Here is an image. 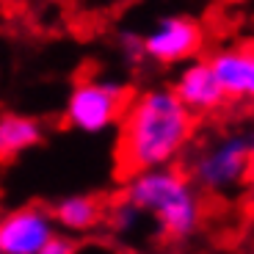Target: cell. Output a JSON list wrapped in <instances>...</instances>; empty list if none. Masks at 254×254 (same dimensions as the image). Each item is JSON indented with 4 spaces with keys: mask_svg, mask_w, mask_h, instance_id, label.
Returning a JSON list of instances; mask_svg holds the SVG:
<instances>
[{
    "mask_svg": "<svg viewBox=\"0 0 254 254\" xmlns=\"http://www.w3.org/2000/svg\"><path fill=\"white\" fill-rule=\"evenodd\" d=\"M108 224H111L114 232H119V235H130V232H135V229L144 224V213L135 210L127 199H116L108 210Z\"/></svg>",
    "mask_w": 254,
    "mask_h": 254,
    "instance_id": "11",
    "label": "cell"
},
{
    "mask_svg": "<svg viewBox=\"0 0 254 254\" xmlns=\"http://www.w3.org/2000/svg\"><path fill=\"white\" fill-rule=\"evenodd\" d=\"M0 254H3V252H0Z\"/></svg>",
    "mask_w": 254,
    "mask_h": 254,
    "instance_id": "13",
    "label": "cell"
},
{
    "mask_svg": "<svg viewBox=\"0 0 254 254\" xmlns=\"http://www.w3.org/2000/svg\"><path fill=\"white\" fill-rule=\"evenodd\" d=\"M45 130L33 116L3 114L0 116V160H11L42 141Z\"/></svg>",
    "mask_w": 254,
    "mask_h": 254,
    "instance_id": "9",
    "label": "cell"
},
{
    "mask_svg": "<svg viewBox=\"0 0 254 254\" xmlns=\"http://www.w3.org/2000/svg\"><path fill=\"white\" fill-rule=\"evenodd\" d=\"M254 138L252 130H232L221 133L188 160V177L199 190L207 193H232L243 188L252 172Z\"/></svg>",
    "mask_w": 254,
    "mask_h": 254,
    "instance_id": "3",
    "label": "cell"
},
{
    "mask_svg": "<svg viewBox=\"0 0 254 254\" xmlns=\"http://www.w3.org/2000/svg\"><path fill=\"white\" fill-rule=\"evenodd\" d=\"M174 91V97L180 100L185 111H188L193 119L196 116H207V114H216V111L224 108V91L218 89L216 77L210 72L207 61L204 58H193L177 72L174 83L169 86Z\"/></svg>",
    "mask_w": 254,
    "mask_h": 254,
    "instance_id": "7",
    "label": "cell"
},
{
    "mask_svg": "<svg viewBox=\"0 0 254 254\" xmlns=\"http://www.w3.org/2000/svg\"><path fill=\"white\" fill-rule=\"evenodd\" d=\"M53 213L42 204L17 207L0 218V252L3 254H36L50 238H56Z\"/></svg>",
    "mask_w": 254,
    "mask_h": 254,
    "instance_id": "6",
    "label": "cell"
},
{
    "mask_svg": "<svg viewBox=\"0 0 254 254\" xmlns=\"http://www.w3.org/2000/svg\"><path fill=\"white\" fill-rule=\"evenodd\" d=\"M204 45V28L199 19L185 17V14H172L160 17L144 36H138L141 58L172 66V64L193 61Z\"/></svg>",
    "mask_w": 254,
    "mask_h": 254,
    "instance_id": "5",
    "label": "cell"
},
{
    "mask_svg": "<svg viewBox=\"0 0 254 254\" xmlns=\"http://www.w3.org/2000/svg\"><path fill=\"white\" fill-rule=\"evenodd\" d=\"M36 254H75V241H69V238H64V235H56L39 249Z\"/></svg>",
    "mask_w": 254,
    "mask_h": 254,
    "instance_id": "12",
    "label": "cell"
},
{
    "mask_svg": "<svg viewBox=\"0 0 254 254\" xmlns=\"http://www.w3.org/2000/svg\"><path fill=\"white\" fill-rule=\"evenodd\" d=\"M130 97L133 94L122 80H108V77L77 80L64 105V122L86 135H100L119 122Z\"/></svg>",
    "mask_w": 254,
    "mask_h": 254,
    "instance_id": "4",
    "label": "cell"
},
{
    "mask_svg": "<svg viewBox=\"0 0 254 254\" xmlns=\"http://www.w3.org/2000/svg\"><path fill=\"white\" fill-rule=\"evenodd\" d=\"M116 125V163L127 177L146 169L177 166L196 130V119L180 105L169 86L133 94Z\"/></svg>",
    "mask_w": 254,
    "mask_h": 254,
    "instance_id": "1",
    "label": "cell"
},
{
    "mask_svg": "<svg viewBox=\"0 0 254 254\" xmlns=\"http://www.w3.org/2000/svg\"><path fill=\"white\" fill-rule=\"evenodd\" d=\"M207 66L216 77L218 89L224 91L227 102H249L254 94V53L252 45H229L213 50Z\"/></svg>",
    "mask_w": 254,
    "mask_h": 254,
    "instance_id": "8",
    "label": "cell"
},
{
    "mask_svg": "<svg viewBox=\"0 0 254 254\" xmlns=\"http://www.w3.org/2000/svg\"><path fill=\"white\" fill-rule=\"evenodd\" d=\"M122 199L152 218L158 232L169 241H188L204 218L202 190L177 166L146 169L127 177Z\"/></svg>",
    "mask_w": 254,
    "mask_h": 254,
    "instance_id": "2",
    "label": "cell"
},
{
    "mask_svg": "<svg viewBox=\"0 0 254 254\" xmlns=\"http://www.w3.org/2000/svg\"><path fill=\"white\" fill-rule=\"evenodd\" d=\"M50 213L56 227L66 229V232H89L105 218V207H102L100 199L83 196V193L61 199Z\"/></svg>",
    "mask_w": 254,
    "mask_h": 254,
    "instance_id": "10",
    "label": "cell"
}]
</instances>
